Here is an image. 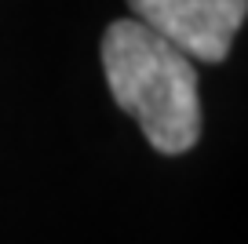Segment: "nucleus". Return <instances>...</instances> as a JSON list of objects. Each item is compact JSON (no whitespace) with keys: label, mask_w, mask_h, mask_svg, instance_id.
Masks as SVG:
<instances>
[{"label":"nucleus","mask_w":248,"mask_h":244,"mask_svg":"<svg viewBox=\"0 0 248 244\" xmlns=\"http://www.w3.org/2000/svg\"><path fill=\"white\" fill-rule=\"evenodd\" d=\"M102 69L113 102L135 117L157 153L179 157L194 150L201 138L197 69L175 44L139 18H117L102 37Z\"/></svg>","instance_id":"1"},{"label":"nucleus","mask_w":248,"mask_h":244,"mask_svg":"<svg viewBox=\"0 0 248 244\" xmlns=\"http://www.w3.org/2000/svg\"><path fill=\"white\" fill-rule=\"evenodd\" d=\"M128 8L186 59L223 62L248 15V0H128Z\"/></svg>","instance_id":"2"}]
</instances>
